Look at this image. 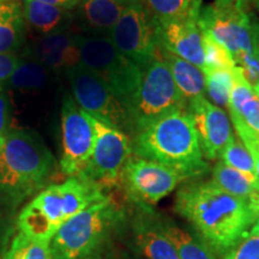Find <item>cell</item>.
Listing matches in <instances>:
<instances>
[{
  "instance_id": "33",
  "label": "cell",
  "mask_w": 259,
  "mask_h": 259,
  "mask_svg": "<svg viewBox=\"0 0 259 259\" xmlns=\"http://www.w3.org/2000/svg\"><path fill=\"white\" fill-rule=\"evenodd\" d=\"M234 127L238 137L240 138V141L252 155L255 166V173H257L259 180V138L244 125H234Z\"/></svg>"
},
{
  "instance_id": "28",
  "label": "cell",
  "mask_w": 259,
  "mask_h": 259,
  "mask_svg": "<svg viewBox=\"0 0 259 259\" xmlns=\"http://www.w3.org/2000/svg\"><path fill=\"white\" fill-rule=\"evenodd\" d=\"M205 74V92L213 105L228 109L229 97L234 84L233 70H203Z\"/></svg>"
},
{
  "instance_id": "23",
  "label": "cell",
  "mask_w": 259,
  "mask_h": 259,
  "mask_svg": "<svg viewBox=\"0 0 259 259\" xmlns=\"http://www.w3.org/2000/svg\"><path fill=\"white\" fill-rule=\"evenodd\" d=\"M157 226L176 247L179 259H215L212 252L202 240L193 238L174 223L160 222Z\"/></svg>"
},
{
  "instance_id": "37",
  "label": "cell",
  "mask_w": 259,
  "mask_h": 259,
  "mask_svg": "<svg viewBox=\"0 0 259 259\" xmlns=\"http://www.w3.org/2000/svg\"><path fill=\"white\" fill-rule=\"evenodd\" d=\"M250 0H215V4L219 8H231V6H235V8L246 9V5Z\"/></svg>"
},
{
  "instance_id": "9",
  "label": "cell",
  "mask_w": 259,
  "mask_h": 259,
  "mask_svg": "<svg viewBox=\"0 0 259 259\" xmlns=\"http://www.w3.org/2000/svg\"><path fill=\"white\" fill-rule=\"evenodd\" d=\"M74 102L93 118L125 134H135L131 115L112 89L82 64L66 71Z\"/></svg>"
},
{
  "instance_id": "20",
  "label": "cell",
  "mask_w": 259,
  "mask_h": 259,
  "mask_svg": "<svg viewBox=\"0 0 259 259\" xmlns=\"http://www.w3.org/2000/svg\"><path fill=\"white\" fill-rule=\"evenodd\" d=\"M158 54H161L160 58L167 63L174 82L186 101L204 96L205 74L200 67L167 52L158 50Z\"/></svg>"
},
{
  "instance_id": "4",
  "label": "cell",
  "mask_w": 259,
  "mask_h": 259,
  "mask_svg": "<svg viewBox=\"0 0 259 259\" xmlns=\"http://www.w3.org/2000/svg\"><path fill=\"white\" fill-rule=\"evenodd\" d=\"M198 25L225 46L232 54L236 67L241 69L252 85L259 83V71L255 57V40L259 22L246 9L219 8L209 5L202 8Z\"/></svg>"
},
{
  "instance_id": "11",
  "label": "cell",
  "mask_w": 259,
  "mask_h": 259,
  "mask_svg": "<svg viewBox=\"0 0 259 259\" xmlns=\"http://www.w3.org/2000/svg\"><path fill=\"white\" fill-rule=\"evenodd\" d=\"M108 37L122 56L141 69L158 58L156 21L143 3L127 6Z\"/></svg>"
},
{
  "instance_id": "34",
  "label": "cell",
  "mask_w": 259,
  "mask_h": 259,
  "mask_svg": "<svg viewBox=\"0 0 259 259\" xmlns=\"http://www.w3.org/2000/svg\"><path fill=\"white\" fill-rule=\"evenodd\" d=\"M22 58L16 56V53H2L0 54V87L8 83L9 79L17 69Z\"/></svg>"
},
{
  "instance_id": "27",
  "label": "cell",
  "mask_w": 259,
  "mask_h": 259,
  "mask_svg": "<svg viewBox=\"0 0 259 259\" xmlns=\"http://www.w3.org/2000/svg\"><path fill=\"white\" fill-rule=\"evenodd\" d=\"M221 158L223 163H226L227 166L234 168L244 174L259 192V180L257 173H255L253 158L241 141H239L236 137L233 138L231 143L222 151Z\"/></svg>"
},
{
  "instance_id": "44",
  "label": "cell",
  "mask_w": 259,
  "mask_h": 259,
  "mask_svg": "<svg viewBox=\"0 0 259 259\" xmlns=\"http://www.w3.org/2000/svg\"><path fill=\"white\" fill-rule=\"evenodd\" d=\"M254 5H255V8H257V10L259 11V0H254Z\"/></svg>"
},
{
  "instance_id": "25",
  "label": "cell",
  "mask_w": 259,
  "mask_h": 259,
  "mask_svg": "<svg viewBox=\"0 0 259 259\" xmlns=\"http://www.w3.org/2000/svg\"><path fill=\"white\" fill-rule=\"evenodd\" d=\"M143 4L156 22L198 17L202 9L193 0H143Z\"/></svg>"
},
{
  "instance_id": "6",
  "label": "cell",
  "mask_w": 259,
  "mask_h": 259,
  "mask_svg": "<svg viewBox=\"0 0 259 259\" xmlns=\"http://www.w3.org/2000/svg\"><path fill=\"white\" fill-rule=\"evenodd\" d=\"M0 158L23 198L45 186L56 163L42 138L29 128L10 130Z\"/></svg>"
},
{
  "instance_id": "36",
  "label": "cell",
  "mask_w": 259,
  "mask_h": 259,
  "mask_svg": "<svg viewBox=\"0 0 259 259\" xmlns=\"http://www.w3.org/2000/svg\"><path fill=\"white\" fill-rule=\"evenodd\" d=\"M36 2L56 6V8L66 10V11H71V10H73L79 5L80 0H36Z\"/></svg>"
},
{
  "instance_id": "24",
  "label": "cell",
  "mask_w": 259,
  "mask_h": 259,
  "mask_svg": "<svg viewBox=\"0 0 259 259\" xmlns=\"http://www.w3.org/2000/svg\"><path fill=\"white\" fill-rule=\"evenodd\" d=\"M212 181L232 196L246 200L248 204L259 193L250 180L234 168L218 162L212 169Z\"/></svg>"
},
{
  "instance_id": "22",
  "label": "cell",
  "mask_w": 259,
  "mask_h": 259,
  "mask_svg": "<svg viewBox=\"0 0 259 259\" xmlns=\"http://www.w3.org/2000/svg\"><path fill=\"white\" fill-rule=\"evenodd\" d=\"M135 240L139 251L148 259H179L176 247L155 223L138 221Z\"/></svg>"
},
{
  "instance_id": "42",
  "label": "cell",
  "mask_w": 259,
  "mask_h": 259,
  "mask_svg": "<svg viewBox=\"0 0 259 259\" xmlns=\"http://www.w3.org/2000/svg\"><path fill=\"white\" fill-rule=\"evenodd\" d=\"M11 2H18V0H0V3H11Z\"/></svg>"
},
{
  "instance_id": "15",
  "label": "cell",
  "mask_w": 259,
  "mask_h": 259,
  "mask_svg": "<svg viewBox=\"0 0 259 259\" xmlns=\"http://www.w3.org/2000/svg\"><path fill=\"white\" fill-rule=\"evenodd\" d=\"M156 35L158 50L174 54L203 70L205 54L198 17L156 22Z\"/></svg>"
},
{
  "instance_id": "7",
  "label": "cell",
  "mask_w": 259,
  "mask_h": 259,
  "mask_svg": "<svg viewBox=\"0 0 259 259\" xmlns=\"http://www.w3.org/2000/svg\"><path fill=\"white\" fill-rule=\"evenodd\" d=\"M115 212L114 204L105 197L67 220L50 242L52 259H85L95 253Z\"/></svg>"
},
{
  "instance_id": "17",
  "label": "cell",
  "mask_w": 259,
  "mask_h": 259,
  "mask_svg": "<svg viewBox=\"0 0 259 259\" xmlns=\"http://www.w3.org/2000/svg\"><path fill=\"white\" fill-rule=\"evenodd\" d=\"M228 112L234 125H244L259 138V99L253 87L239 67L234 69V84Z\"/></svg>"
},
{
  "instance_id": "43",
  "label": "cell",
  "mask_w": 259,
  "mask_h": 259,
  "mask_svg": "<svg viewBox=\"0 0 259 259\" xmlns=\"http://www.w3.org/2000/svg\"><path fill=\"white\" fill-rule=\"evenodd\" d=\"M193 3H196L197 5H200V6H202V0H193Z\"/></svg>"
},
{
  "instance_id": "16",
  "label": "cell",
  "mask_w": 259,
  "mask_h": 259,
  "mask_svg": "<svg viewBox=\"0 0 259 259\" xmlns=\"http://www.w3.org/2000/svg\"><path fill=\"white\" fill-rule=\"evenodd\" d=\"M32 57L48 70L65 72L80 64V52L76 35L69 30L37 38L32 46Z\"/></svg>"
},
{
  "instance_id": "40",
  "label": "cell",
  "mask_w": 259,
  "mask_h": 259,
  "mask_svg": "<svg viewBox=\"0 0 259 259\" xmlns=\"http://www.w3.org/2000/svg\"><path fill=\"white\" fill-rule=\"evenodd\" d=\"M255 57H257V64H258V71H259V31L257 34V40H255Z\"/></svg>"
},
{
  "instance_id": "30",
  "label": "cell",
  "mask_w": 259,
  "mask_h": 259,
  "mask_svg": "<svg viewBox=\"0 0 259 259\" xmlns=\"http://www.w3.org/2000/svg\"><path fill=\"white\" fill-rule=\"evenodd\" d=\"M205 63L203 70H233L236 64L232 54L225 46L213 38L208 32H203Z\"/></svg>"
},
{
  "instance_id": "1",
  "label": "cell",
  "mask_w": 259,
  "mask_h": 259,
  "mask_svg": "<svg viewBox=\"0 0 259 259\" xmlns=\"http://www.w3.org/2000/svg\"><path fill=\"white\" fill-rule=\"evenodd\" d=\"M176 210L218 254L227 253L247 238L248 229L258 219L246 200L226 192L213 181L181 187L177 194Z\"/></svg>"
},
{
  "instance_id": "10",
  "label": "cell",
  "mask_w": 259,
  "mask_h": 259,
  "mask_svg": "<svg viewBox=\"0 0 259 259\" xmlns=\"http://www.w3.org/2000/svg\"><path fill=\"white\" fill-rule=\"evenodd\" d=\"M92 119L96 131V141L88 166L79 178L103 190L121 183L125 164L134 155L132 141L127 134L120 130L93 116Z\"/></svg>"
},
{
  "instance_id": "39",
  "label": "cell",
  "mask_w": 259,
  "mask_h": 259,
  "mask_svg": "<svg viewBox=\"0 0 259 259\" xmlns=\"http://www.w3.org/2000/svg\"><path fill=\"white\" fill-rule=\"evenodd\" d=\"M251 236H259V218L255 220V222L253 223V226L251 227L250 234Z\"/></svg>"
},
{
  "instance_id": "8",
  "label": "cell",
  "mask_w": 259,
  "mask_h": 259,
  "mask_svg": "<svg viewBox=\"0 0 259 259\" xmlns=\"http://www.w3.org/2000/svg\"><path fill=\"white\" fill-rule=\"evenodd\" d=\"M185 108L186 100L178 89L169 67L158 57L143 70L131 111L135 134L161 116Z\"/></svg>"
},
{
  "instance_id": "32",
  "label": "cell",
  "mask_w": 259,
  "mask_h": 259,
  "mask_svg": "<svg viewBox=\"0 0 259 259\" xmlns=\"http://www.w3.org/2000/svg\"><path fill=\"white\" fill-rule=\"evenodd\" d=\"M11 124V101L6 90L0 87V150H2L6 135Z\"/></svg>"
},
{
  "instance_id": "2",
  "label": "cell",
  "mask_w": 259,
  "mask_h": 259,
  "mask_svg": "<svg viewBox=\"0 0 259 259\" xmlns=\"http://www.w3.org/2000/svg\"><path fill=\"white\" fill-rule=\"evenodd\" d=\"M132 150L136 156L166 164L186 179L208 169L187 108L168 113L136 132Z\"/></svg>"
},
{
  "instance_id": "3",
  "label": "cell",
  "mask_w": 259,
  "mask_h": 259,
  "mask_svg": "<svg viewBox=\"0 0 259 259\" xmlns=\"http://www.w3.org/2000/svg\"><path fill=\"white\" fill-rule=\"evenodd\" d=\"M103 190L79 177H71L41 191L18 215L19 231L31 238L51 242L67 220L93 203L105 198Z\"/></svg>"
},
{
  "instance_id": "14",
  "label": "cell",
  "mask_w": 259,
  "mask_h": 259,
  "mask_svg": "<svg viewBox=\"0 0 259 259\" xmlns=\"http://www.w3.org/2000/svg\"><path fill=\"white\" fill-rule=\"evenodd\" d=\"M187 111L198 135L204 156L208 160L221 157L222 151L235 137L227 113L204 96L189 101Z\"/></svg>"
},
{
  "instance_id": "18",
  "label": "cell",
  "mask_w": 259,
  "mask_h": 259,
  "mask_svg": "<svg viewBox=\"0 0 259 259\" xmlns=\"http://www.w3.org/2000/svg\"><path fill=\"white\" fill-rule=\"evenodd\" d=\"M77 8L83 29L96 36H109L126 9L113 0H80Z\"/></svg>"
},
{
  "instance_id": "5",
  "label": "cell",
  "mask_w": 259,
  "mask_h": 259,
  "mask_svg": "<svg viewBox=\"0 0 259 259\" xmlns=\"http://www.w3.org/2000/svg\"><path fill=\"white\" fill-rule=\"evenodd\" d=\"M80 64L102 79L131 115L143 69L116 50L108 36L76 35Z\"/></svg>"
},
{
  "instance_id": "41",
  "label": "cell",
  "mask_w": 259,
  "mask_h": 259,
  "mask_svg": "<svg viewBox=\"0 0 259 259\" xmlns=\"http://www.w3.org/2000/svg\"><path fill=\"white\" fill-rule=\"evenodd\" d=\"M252 87H253V92H254V94L258 96V99H259V83L254 84V85H252Z\"/></svg>"
},
{
  "instance_id": "21",
  "label": "cell",
  "mask_w": 259,
  "mask_h": 259,
  "mask_svg": "<svg viewBox=\"0 0 259 259\" xmlns=\"http://www.w3.org/2000/svg\"><path fill=\"white\" fill-rule=\"evenodd\" d=\"M25 21L19 2L0 3V54L15 53L23 45Z\"/></svg>"
},
{
  "instance_id": "38",
  "label": "cell",
  "mask_w": 259,
  "mask_h": 259,
  "mask_svg": "<svg viewBox=\"0 0 259 259\" xmlns=\"http://www.w3.org/2000/svg\"><path fill=\"white\" fill-rule=\"evenodd\" d=\"M113 2L118 3L125 8H127L130 5H134V4H138V3H143V0H113Z\"/></svg>"
},
{
  "instance_id": "26",
  "label": "cell",
  "mask_w": 259,
  "mask_h": 259,
  "mask_svg": "<svg viewBox=\"0 0 259 259\" xmlns=\"http://www.w3.org/2000/svg\"><path fill=\"white\" fill-rule=\"evenodd\" d=\"M48 71L50 70L35 58L31 60L22 59L8 84L19 90L40 89L47 83Z\"/></svg>"
},
{
  "instance_id": "35",
  "label": "cell",
  "mask_w": 259,
  "mask_h": 259,
  "mask_svg": "<svg viewBox=\"0 0 259 259\" xmlns=\"http://www.w3.org/2000/svg\"><path fill=\"white\" fill-rule=\"evenodd\" d=\"M0 192L9 196L10 198L17 199L18 202L23 199L2 158H0Z\"/></svg>"
},
{
  "instance_id": "19",
  "label": "cell",
  "mask_w": 259,
  "mask_h": 259,
  "mask_svg": "<svg viewBox=\"0 0 259 259\" xmlns=\"http://www.w3.org/2000/svg\"><path fill=\"white\" fill-rule=\"evenodd\" d=\"M22 10L25 23L42 36L69 30L74 18L71 11L36 0H23Z\"/></svg>"
},
{
  "instance_id": "29",
  "label": "cell",
  "mask_w": 259,
  "mask_h": 259,
  "mask_svg": "<svg viewBox=\"0 0 259 259\" xmlns=\"http://www.w3.org/2000/svg\"><path fill=\"white\" fill-rule=\"evenodd\" d=\"M3 259H52L50 242L37 240L19 232Z\"/></svg>"
},
{
  "instance_id": "12",
  "label": "cell",
  "mask_w": 259,
  "mask_h": 259,
  "mask_svg": "<svg viewBox=\"0 0 259 259\" xmlns=\"http://www.w3.org/2000/svg\"><path fill=\"white\" fill-rule=\"evenodd\" d=\"M96 141L93 119L79 108L73 97L66 94L61 105V171L71 177H79L88 166Z\"/></svg>"
},
{
  "instance_id": "31",
  "label": "cell",
  "mask_w": 259,
  "mask_h": 259,
  "mask_svg": "<svg viewBox=\"0 0 259 259\" xmlns=\"http://www.w3.org/2000/svg\"><path fill=\"white\" fill-rule=\"evenodd\" d=\"M223 259H259V236L248 235L227 252Z\"/></svg>"
},
{
  "instance_id": "13",
  "label": "cell",
  "mask_w": 259,
  "mask_h": 259,
  "mask_svg": "<svg viewBox=\"0 0 259 259\" xmlns=\"http://www.w3.org/2000/svg\"><path fill=\"white\" fill-rule=\"evenodd\" d=\"M183 174L158 162L132 155L125 164L121 183L135 200L154 205L176 190Z\"/></svg>"
}]
</instances>
